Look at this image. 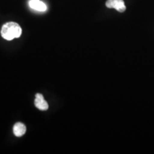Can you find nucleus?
<instances>
[{
  "mask_svg": "<svg viewBox=\"0 0 154 154\" xmlns=\"http://www.w3.org/2000/svg\"><path fill=\"white\" fill-rule=\"evenodd\" d=\"M22 30L21 26L16 22H7L2 26L1 35L6 40L11 41L15 38L20 37Z\"/></svg>",
  "mask_w": 154,
  "mask_h": 154,
  "instance_id": "nucleus-1",
  "label": "nucleus"
},
{
  "mask_svg": "<svg viewBox=\"0 0 154 154\" xmlns=\"http://www.w3.org/2000/svg\"><path fill=\"white\" fill-rule=\"evenodd\" d=\"M106 6L109 9H115L119 12H124L126 11V5L124 0H107Z\"/></svg>",
  "mask_w": 154,
  "mask_h": 154,
  "instance_id": "nucleus-2",
  "label": "nucleus"
},
{
  "mask_svg": "<svg viewBox=\"0 0 154 154\" xmlns=\"http://www.w3.org/2000/svg\"><path fill=\"white\" fill-rule=\"evenodd\" d=\"M34 104H35V106L38 109H39L41 111H46L49 108L48 103L44 100L43 95L41 94H36V99L35 101H34Z\"/></svg>",
  "mask_w": 154,
  "mask_h": 154,
  "instance_id": "nucleus-3",
  "label": "nucleus"
},
{
  "mask_svg": "<svg viewBox=\"0 0 154 154\" xmlns=\"http://www.w3.org/2000/svg\"><path fill=\"white\" fill-rule=\"evenodd\" d=\"M29 5L32 9L41 11V12L45 11L47 9V5L40 0H30L29 2Z\"/></svg>",
  "mask_w": 154,
  "mask_h": 154,
  "instance_id": "nucleus-4",
  "label": "nucleus"
},
{
  "mask_svg": "<svg viewBox=\"0 0 154 154\" xmlns=\"http://www.w3.org/2000/svg\"><path fill=\"white\" fill-rule=\"evenodd\" d=\"M26 131V128L24 124L18 122L14 124V128H13V132H14V134L17 137H21V136H24Z\"/></svg>",
  "mask_w": 154,
  "mask_h": 154,
  "instance_id": "nucleus-5",
  "label": "nucleus"
}]
</instances>
